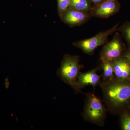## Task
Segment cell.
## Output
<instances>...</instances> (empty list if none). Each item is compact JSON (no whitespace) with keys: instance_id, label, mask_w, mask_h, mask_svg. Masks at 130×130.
Here are the masks:
<instances>
[{"instance_id":"obj_8","label":"cell","mask_w":130,"mask_h":130,"mask_svg":"<svg viewBox=\"0 0 130 130\" xmlns=\"http://www.w3.org/2000/svg\"><path fill=\"white\" fill-rule=\"evenodd\" d=\"M91 14L68 8L60 17L61 20L68 26H79L86 23L90 18Z\"/></svg>"},{"instance_id":"obj_2","label":"cell","mask_w":130,"mask_h":130,"mask_svg":"<svg viewBox=\"0 0 130 130\" xmlns=\"http://www.w3.org/2000/svg\"><path fill=\"white\" fill-rule=\"evenodd\" d=\"M106 112V109L99 98L92 93L86 95L82 113L86 121L99 126H103Z\"/></svg>"},{"instance_id":"obj_1","label":"cell","mask_w":130,"mask_h":130,"mask_svg":"<svg viewBox=\"0 0 130 130\" xmlns=\"http://www.w3.org/2000/svg\"><path fill=\"white\" fill-rule=\"evenodd\" d=\"M100 85L104 102L110 112L116 113L130 105V80L115 78L110 81H101Z\"/></svg>"},{"instance_id":"obj_10","label":"cell","mask_w":130,"mask_h":130,"mask_svg":"<svg viewBox=\"0 0 130 130\" xmlns=\"http://www.w3.org/2000/svg\"><path fill=\"white\" fill-rule=\"evenodd\" d=\"M89 0H71L69 8L79 11L91 13L93 8Z\"/></svg>"},{"instance_id":"obj_4","label":"cell","mask_w":130,"mask_h":130,"mask_svg":"<svg viewBox=\"0 0 130 130\" xmlns=\"http://www.w3.org/2000/svg\"><path fill=\"white\" fill-rule=\"evenodd\" d=\"M118 26V24L111 29L99 32L94 36L89 39L74 42L73 45L81 50L85 53L93 55L96 49L106 43L108 36L117 30Z\"/></svg>"},{"instance_id":"obj_9","label":"cell","mask_w":130,"mask_h":130,"mask_svg":"<svg viewBox=\"0 0 130 130\" xmlns=\"http://www.w3.org/2000/svg\"><path fill=\"white\" fill-rule=\"evenodd\" d=\"M115 78L119 80H130V64L122 56L112 61Z\"/></svg>"},{"instance_id":"obj_13","label":"cell","mask_w":130,"mask_h":130,"mask_svg":"<svg viewBox=\"0 0 130 130\" xmlns=\"http://www.w3.org/2000/svg\"><path fill=\"white\" fill-rule=\"evenodd\" d=\"M121 129L130 130V114L126 111L122 113L121 117Z\"/></svg>"},{"instance_id":"obj_14","label":"cell","mask_w":130,"mask_h":130,"mask_svg":"<svg viewBox=\"0 0 130 130\" xmlns=\"http://www.w3.org/2000/svg\"><path fill=\"white\" fill-rule=\"evenodd\" d=\"M70 2L71 0H57L58 14L60 17L69 8Z\"/></svg>"},{"instance_id":"obj_11","label":"cell","mask_w":130,"mask_h":130,"mask_svg":"<svg viewBox=\"0 0 130 130\" xmlns=\"http://www.w3.org/2000/svg\"><path fill=\"white\" fill-rule=\"evenodd\" d=\"M103 82L111 81L115 78L113 66L112 61L102 63Z\"/></svg>"},{"instance_id":"obj_6","label":"cell","mask_w":130,"mask_h":130,"mask_svg":"<svg viewBox=\"0 0 130 130\" xmlns=\"http://www.w3.org/2000/svg\"><path fill=\"white\" fill-rule=\"evenodd\" d=\"M100 66L89 71L87 72L79 73L76 84V92H81V89L86 86L90 85L94 89L101 83V77L97 73V71Z\"/></svg>"},{"instance_id":"obj_3","label":"cell","mask_w":130,"mask_h":130,"mask_svg":"<svg viewBox=\"0 0 130 130\" xmlns=\"http://www.w3.org/2000/svg\"><path fill=\"white\" fill-rule=\"evenodd\" d=\"M82 68L79 64V56L67 54L63 57L57 75L62 81L75 90L77 79Z\"/></svg>"},{"instance_id":"obj_5","label":"cell","mask_w":130,"mask_h":130,"mask_svg":"<svg viewBox=\"0 0 130 130\" xmlns=\"http://www.w3.org/2000/svg\"><path fill=\"white\" fill-rule=\"evenodd\" d=\"M125 50V46L122 41L121 35L116 32L112 40L106 43L100 53L102 62L112 61L121 57Z\"/></svg>"},{"instance_id":"obj_7","label":"cell","mask_w":130,"mask_h":130,"mask_svg":"<svg viewBox=\"0 0 130 130\" xmlns=\"http://www.w3.org/2000/svg\"><path fill=\"white\" fill-rule=\"evenodd\" d=\"M93 8L91 13L96 17L107 18L116 14L120 5L117 0H105Z\"/></svg>"},{"instance_id":"obj_12","label":"cell","mask_w":130,"mask_h":130,"mask_svg":"<svg viewBox=\"0 0 130 130\" xmlns=\"http://www.w3.org/2000/svg\"><path fill=\"white\" fill-rule=\"evenodd\" d=\"M118 30L127 43L129 48H130V22H125Z\"/></svg>"},{"instance_id":"obj_16","label":"cell","mask_w":130,"mask_h":130,"mask_svg":"<svg viewBox=\"0 0 130 130\" xmlns=\"http://www.w3.org/2000/svg\"><path fill=\"white\" fill-rule=\"evenodd\" d=\"M91 2H92L94 4L98 5V4H100L102 2L104 1L105 0H89Z\"/></svg>"},{"instance_id":"obj_15","label":"cell","mask_w":130,"mask_h":130,"mask_svg":"<svg viewBox=\"0 0 130 130\" xmlns=\"http://www.w3.org/2000/svg\"><path fill=\"white\" fill-rule=\"evenodd\" d=\"M121 56L130 64V48H129L127 50H125L122 54Z\"/></svg>"}]
</instances>
